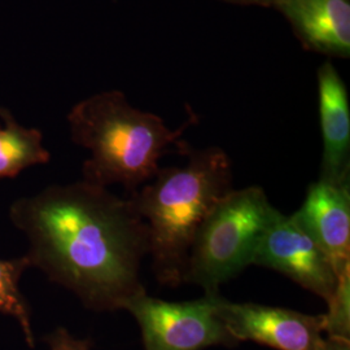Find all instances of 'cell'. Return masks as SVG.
Here are the masks:
<instances>
[{"mask_svg": "<svg viewBox=\"0 0 350 350\" xmlns=\"http://www.w3.org/2000/svg\"><path fill=\"white\" fill-rule=\"evenodd\" d=\"M10 219L27 239L31 267L90 310H125L146 289L140 269L148 228L130 198L85 180L53 185L13 201Z\"/></svg>", "mask_w": 350, "mask_h": 350, "instance_id": "obj_1", "label": "cell"}, {"mask_svg": "<svg viewBox=\"0 0 350 350\" xmlns=\"http://www.w3.org/2000/svg\"><path fill=\"white\" fill-rule=\"evenodd\" d=\"M183 166L160 167L152 183L133 195L135 211L148 228L152 270L157 283H183L198 230L217 201L232 189V166L219 147L183 152Z\"/></svg>", "mask_w": 350, "mask_h": 350, "instance_id": "obj_2", "label": "cell"}, {"mask_svg": "<svg viewBox=\"0 0 350 350\" xmlns=\"http://www.w3.org/2000/svg\"><path fill=\"white\" fill-rule=\"evenodd\" d=\"M66 118L72 140L90 150L82 180L104 188L121 185L130 195L154 178L172 146H186L180 137L192 124L188 120L170 130L161 117L134 108L117 90L79 101Z\"/></svg>", "mask_w": 350, "mask_h": 350, "instance_id": "obj_3", "label": "cell"}, {"mask_svg": "<svg viewBox=\"0 0 350 350\" xmlns=\"http://www.w3.org/2000/svg\"><path fill=\"white\" fill-rule=\"evenodd\" d=\"M279 213L263 188L228 191L196 232L183 283L196 284L209 296L219 295L222 284L252 265L261 239Z\"/></svg>", "mask_w": 350, "mask_h": 350, "instance_id": "obj_4", "label": "cell"}, {"mask_svg": "<svg viewBox=\"0 0 350 350\" xmlns=\"http://www.w3.org/2000/svg\"><path fill=\"white\" fill-rule=\"evenodd\" d=\"M221 295L200 300L169 302L142 291L127 302L125 310L137 319L144 350H202L237 347L239 342L218 314Z\"/></svg>", "mask_w": 350, "mask_h": 350, "instance_id": "obj_5", "label": "cell"}, {"mask_svg": "<svg viewBox=\"0 0 350 350\" xmlns=\"http://www.w3.org/2000/svg\"><path fill=\"white\" fill-rule=\"evenodd\" d=\"M252 265L278 271L325 301L338 287V276L329 258L295 213L278 214L261 239Z\"/></svg>", "mask_w": 350, "mask_h": 350, "instance_id": "obj_6", "label": "cell"}, {"mask_svg": "<svg viewBox=\"0 0 350 350\" xmlns=\"http://www.w3.org/2000/svg\"><path fill=\"white\" fill-rule=\"evenodd\" d=\"M218 314L238 342L253 341L276 350H318L325 334L323 314L312 315L253 302L218 299Z\"/></svg>", "mask_w": 350, "mask_h": 350, "instance_id": "obj_7", "label": "cell"}, {"mask_svg": "<svg viewBox=\"0 0 350 350\" xmlns=\"http://www.w3.org/2000/svg\"><path fill=\"white\" fill-rule=\"evenodd\" d=\"M295 214L327 254L338 278L350 271V183L314 182Z\"/></svg>", "mask_w": 350, "mask_h": 350, "instance_id": "obj_8", "label": "cell"}, {"mask_svg": "<svg viewBox=\"0 0 350 350\" xmlns=\"http://www.w3.org/2000/svg\"><path fill=\"white\" fill-rule=\"evenodd\" d=\"M319 116L323 137L321 178L350 183V108L348 92L336 68L325 63L318 70Z\"/></svg>", "mask_w": 350, "mask_h": 350, "instance_id": "obj_9", "label": "cell"}, {"mask_svg": "<svg viewBox=\"0 0 350 350\" xmlns=\"http://www.w3.org/2000/svg\"><path fill=\"white\" fill-rule=\"evenodd\" d=\"M275 7L309 47L349 57V0H278Z\"/></svg>", "mask_w": 350, "mask_h": 350, "instance_id": "obj_10", "label": "cell"}, {"mask_svg": "<svg viewBox=\"0 0 350 350\" xmlns=\"http://www.w3.org/2000/svg\"><path fill=\"white\" fill-rule=\"evenodd\" d=\"M50 160L42 131L18 124L10 109L0 107V180L13 179L26 169Z\"/></svg>", "mask_w": 350, "mask_h": 350, "instance_id": "obj_11", "label": "cell"}, {"mask_svg": "<svg viewBox=\"0 0 350 350\" xmlns=\"http://www.w3.org/2000/svg\"><path fill=\"white\" fill-rule=\"evenodd\" d=\"M31 265L25 254L13 260L0 258V313L12 317L20 325L26 344L34 348L36 338L27 300L20 289V280Z\"/></svg>", "mask_w": 350, "mask_h": 350, "instance_id": "obj_12", "label": "cell"}, {"mask_svg": "<svg viewBox=\"0 0 350 350\" xmlns=\"http://www.w3.org/2000/svg\"><path fill=\"white\" fill-rule=\"evenodd\" d=\"M325 302V335L350 340V271L338 278V287Z\"/></svg>", "mask_w": 350, "mask_h": 350, "instance_id": "obj_13", "label": "cell"}, {"mask_svg": "<svg viewBox=\"0 0 350 350\" xmlns=\"http://www.w3.org/2000/svg\"><path fill=\"white\" fill-rule=\"evenodd\" d=\"M44 341L51 350H90L92 342L90 340L75 338L66 328L59 327L49 334Z\"/></svg>", "mask_w": 350, "mask_h": 350, "instance_id": "obj_14", "label": "cell"}, {"mask_svg": "<svg viewBox=\"0 0 350 350\" xmlns=\"http://www.w3.org/2000/svg\"><path fill=\"white\" fill-rule=\"evenodd\" d=\"M318 350H350V340L325 336Z\"/></svg>", "mask_w": 350, "mask_h": 350, "instance_id": "obj_15", "label": "cell"}, {"mask_svg": "<svg viewBox=\"0 0 350 350\" xmlns=\"http://www.w3.org/2000/svg\"><path fill=\"white\" fill-rule=\"evenodd\" d=\"M230 1H235V3H243V4H258V5H274L275 7L278 0H230Z\"/></svg>", "mask_w": 350, "mask_h": 350, "instance_id": "obj_16", "label": "cell"}]
</instances>
